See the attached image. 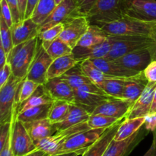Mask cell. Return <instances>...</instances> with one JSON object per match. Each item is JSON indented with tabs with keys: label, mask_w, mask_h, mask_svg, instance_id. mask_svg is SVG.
Instances as JSON below:
<instances>
[{
	"label": "cell",
	"mask_w": 156,
	"mask_h": 156,
	"mask_svg": "<svg viewBox=\"0 0 156 156\" xmlns=\"http://www.w3.org/2000/svg\"><path fill=\"white\" fill-rule=\"evenodd\" d=\"M39 38L14 46L7 56V62L11 66L12 75L20 79H26L30 65L36 54Z\"/></svg>",
	"instance_id": "1"
},
{
	"label": "cell",
	"mask_w": 156,
	"mask_h": 156,
	"mask_svg": "<svg viewBox=\"0 0 156 156\" xmlns=\"http://www.w3.org/2000/svg\"><path fill=\"white\" fill-rule=\"evenodd\" d=\"M127 0H98L87 15L90 24L99 27L126 16Z\"/></svg>",
	"instance_id": "2"
},
{
	"label": "cell",
	"mask_w": 156,
	"mask_h": 156,
	"mask_svg": "<svg viewBox=\"0 0 156 156\" xmlns=\"http://www.w3.org/2000/svg\"><path fill=\"white\" fill-rule=\"evenodd\" d=\"M155 23L140 21L129 16L101 26L111 36L149 37Z\"/></svg>",
	"instance_id": "3"
},
{
	"label": "cell",
	"mask_w": 156,
	"mask_h": 156,
	"mask_svg": "<svg viewBox=\"0 0 156 156\" xmlns=\"http://www.w3.org/2000/svg\"><path fill=\"white\" fill-rule=\"evenodd\" d=\"M113 43L111 50L104 59L114 60L127 53L153 46L150 37L140 36H112Z\"/></svg>",
	"instance_id": "4"
},
{
	"label": "cell",
	"mask_w": 156,
	"mask_h": 156,
	"mask_svg": "<svg viewBox=\"0 0 156 156\" xmlns=\"http://www.w3.org/2000/svg\"><path fill=\"white\" fill-rule=\"evenodd\" d=\"M74 104L81 107L90 114L94 110L113 97L107 94L94 83L88 84L74 90Z\"/></svg>",
	"instance_id": "5"
},
{
	"label": "cell",
	"mask_w": 156,
	"mask_h": 156,
	"mask_svg": "<svg viewBox=\"0 0 156 156\" xmlns=\"http://www.w3.org/2000/svg\"><path fill=\"white\" fill-rule=\"evenodd\" d=\"M22 79L12 75L7 82L0 88V123H11L17 109L15 104L17 88Z\"/></svg>",
	"instance_id": "6"
},
{
	"label": "cell",
	"mask_w": 156,
	"mask_h": 156,
	"mask_svg": "<svg viewBox=\"0 0 156 156\" xmlns=\"http://www.w3.org/2000/svg\"><path fill=\"white\" fill-rule=\"evenodd\" d=\"M16 111L14 113L12 125V149L14 156H23L37 149L24 123L17 119Z\"/></svg>",
	"instance_id": "7"
},
{
	"label": "cell",
	"mask_w": 156,
	"mask_h": 156,
	"mask_svg": "<svg viewBox=\"0 0 156 156\" xmlns=\"http://www.w3.org/2000/svg\"><path fill=\"white\" fill-rule=\"evenodd\" d=\"M108 129V128H107ZM105 128L102 129H89L82 132L78 133L64 142L58 150L56 154L68 153L76 151L87 150L88 147L94 144L106 131Z\"/></svg>",
	"instance_id": "8"
},
{
	"label": "cell",
	"mask_w": 156,
	"mask_h": 156,
	"mask_svg": "<svg viewBox=\"0 0 156 156\" xmlns=\"http://www.w3.org/2000/svg\"><path fill=\"white\" fill-rule=\"evenodd\" d=\"M89 129L90 127L88 126L87 121L84 122V123L71 126V127L67 128L66 129L57 131L53 135L43 139L39 143H37L36 147L37 149L44 151L48 155H53L56 153L59 146L64 142L66 141L69 138H70L78 133L82 132V131Z\"/></svg>",
	"instance_id": "9"
},
{
	"label": "cell",
	"mask_w": 156,
	"mask_h": 156,
	"mask_svg": "<svg viewBox=\"0 0 156 156\" xmlns=\"http://www.w3.org/2000/svg\"><path fill=\"white\" fill-rule=\"evenodd\" d=\"M53 61V59L47 53L42 42L39 39L36 54L26 79L34 81L39 85H44L47 82V72Z\"/></svg>",
	"instance_id": "10"
},
{
	"label": "cell",
	"mask_w": 156,
	"mask_h": 156,
	"mask_svg": "<svg viewBox=\"0 0 156 156\" xmlns=\"http://www.w3.org/2000/svg\"><path fill=\"white\" fill-rule=\"evenodd\" d=\"M62 24L63 30L59 38L73 49L77 46L90 26L88 18L84 15L72 17Z\"/></svg>",
	"instance_id": "11"
},
{
	"label": "cell",
	"mask_w": 156,
	"mask_h": 156,
	"mask_svg": "<svg viewBox=\"0 0 156 156\" xmlns=\"http://www.w3.org/2000/svg\"><path fill=\"white\" fill-rule=\"evenodd\" d=\"M149 133L150 132L143 125L133 135L126 140L121 141L113 140L107 148L103 156H128L147 136Z\"/></svg>",
	"instance_id": "12"
},
{
	"label": "cell",
	"mask_w": 156,
	"mask_h": 156,
	"mask_svg": "<svg viewBox=\"0 0 156 156\" xmlns=\"http://www.w3.org/2000/svg\"><path fill=\"white\" fill-rule=\"evenodd\" d=\"M81 15L77 10L75 0H64L57 5L47 19L39 25V34L53 26L62 24L72 17Z\"/></svg>",
	"instance_id": "13"
},
{
	"label": "cell",
	"mask_w": 156,
	"mask_h": 156,
	"mask_svg": "<svg viewBox=\"0 0 156 156\" xmlns=\"http://www.w3.org/2000/svg\"><path fill=\"white\" fill-rule=\"evenodd\" d=\"M126 15L140 21L156 23V1L127 0Z\"/></svg>",
	"instance_id": "14"
},
{
	"label": "cell",
	"mask_w": 156,
	"mask_h": 156,
	"mask_svg": "<svg viewBox=\"0 0 156 156\" xmlns=\"http://www.w3.org/2000/svg\"><path fill=\"white\" fill-rule=\"evenodd\" d=\"M91 60L104 73L110 76L119 78V79H127V80L146 79L143 72L138 73V72L129 69L125 68L123 66L116 63L113 60H108L104 58L91 59Z\"/></svg>",
	"instance_id": "15"
},
{
	"label": "cell",
	"mask_w": 156,
	"mask_h": 156,
	"mask_svg": "<svg viewBox=\"0 0 156 156\" xmlns=\"http://www.w3.org/2000/svg\"><path fill=\"white\" fill-rule=\"evenodd\" d=\"M152 60L151 51L149 48H145L131 52L113 61L125 68L142 73Z\"/></svg>",
	"instance_id": "16"
},
{
	"label": "cell",
	"mask_w": 156,
	"mask_h": 156,
	"mask_svg": "<svg viewBox=\"0 0 156 156\" xmlns=\"http://www.w3.org/2000/svg\"><path fill=\"white\" fill-rule=\"evenodd\" d=\"M156 89V82H149L140 97L133 105L132 108L126 115V118L146 117L150 112L151 107L153 101L154 94Z\"/></svg>",
	"instance_id": "17"
},
{
	"label": "cell",
	"mask_w": 156,
	"mask_h": 156,
	"mask_svg": "<svg viewBox=\"0 0 156 156\" xmlns=\"http://www.w3.org/2000/svg\"><path fill=\"white\" fill-rule=\"evenodd\" d=\"M132 107L133 105L128 101L113 98L99 105L91 114H103L117 119H125Z\"/></svg>",
	"instance_id": "18"
},
{
	"label": "cell",
	"mask_w": 156,
	"mask_h": 156,
	"mask_svg": "<svg viewBox=\"0 0 156 156\" xmlns=\"http://www.w3.org/2000/svg\"><path fill=\"white\" fill-rule=\"evenodd\" d=\"M114 40L110 35L108 40L97 45L89 47H82L76 46L73 48V53L79 62H82L85 59H94L105 58L111 50Z\"/></svg>",
	"instance_id": "19"
},
{
	"label": "cell",
	"mask_w": 156,
	"mask_h": 156,
	"mask_svg": "<svg viewBox=\"0 0 156 156\" xmlns=\"http://www.w3.org/2000/svg\"><path fill=\"white\" fill-rule=\"evenodd\" d=\"M11 29L14 46L30 41L39 35V25L31 18L13 24Z\"/></svg>",
	"instance_id": "20"
},
{
	"label": "cell",
	"mask_w": 156,
	"mask_h": 156,
	"mask_svg": "<svg viewBox=\"0 0 156 156\" xmlns=\"http://www.w3.org/2000/svg\"><path fill=\"white\" fill-rule=\"evenodd\" d=\"M44 86L54 101H64L74 104V89L60 77L48 79Z\"/></svg>",
	"instance_id": "21"
},
{
	"label": "cell",
	"mask_w": 156,
	"mask_h": 156,
	"mask_svg": "<svg viewBox=\"0 0 156 156\" xmlns=\"http://www.w3.org/2000/svg\"><path fill=\"white\" fill-rule=\"evenodd\" d=\"M24 124L35 145L43 139L50 136L57 132L54 125L48 118L24 123Z\"/></svg>",
	"instance_id": "22"
},
{
	"label": "cell",
	"mask_w": 156,
	"mask_h": 156,
	"mask_svg": "<svg viewBox=\"0 0 156 156\" xmlns=\"http://www.w3.org/2000/svg\"><path fill=\"white\" fill-rule=\"evenodd\" d=\"M123 120L124 119L119 120L115 124L108 128L106 131L104 133L103 135L94 144L88 147L87 150L82 154V156H103L107 148L108 147L111 142L114 140V136L117 133L119 126Z\"/></svg>",
	"instance_id": "23"
},
{
	"label": "cell",
	"mask_w": 156,
	"mask_h": 156,
	"mask_svg": "<svg viewBox=\"0 0 156 156\" xmlns=\"http://www.w3.org/2000/svg\"><path fill=\"white\" fill-rule=\"evenodd\" d=\"M90 115L91 114L87 112L85 109L81 107L78 106L75 104H70L69 111L66 117L62 121L55 123L53 125H54L56 131H60L88 121Z\"/></svg>",
	"instance_id": "24"
},
{
	"label": "cell",
	"mask_w": 156,
	"mask_h": 156,
	"mask_svg": "<svg viewBox=\"0 0 156 156\" xmlns=\"http://www.w3.org/2000/svg\"><path fill=\"white\" fill-rule=\"evenodd\" d=\"M79 62L73 53L54 59L47 72V80L60 77Z\"/></svg>",
	"instance_id": "25"
},
{
	"label": "cell",
	"mask_w": 156,
	"mask_h": 156,
	"mask_svg": "<svg viewBox=\"0 0 156 156\" xmlns=\"http://www.w3.org/2000/svg\"><path fill=\"white\" fill-rule=\"evenodd\" d=\"M54 101L44 85H40L36 91L28 99L17 107V111L21 112L27 108L52 104Z\"/></svg>",
	"instance_id": "26"
},
{
	"label": "cell",
	"mask_w": 156,
	"mask_h": 156,
	"mask_svg": "<svg viewBox=\"0 0 156 156\" xmlns=\"http://www.w3.org/2000/svg\"><path fill=\"white\" fill-rule=\"evenodd\" d=\"M145 121V117L124 119L119 126L114 140L116 141H121L129 138L144 125Z\"/></svg>",
	"instance_id": "27"
},
{
	"label": "cell",
	"mask_w": 156,
	"mask_h": 156,
	"mask_svg": "<svg viewBox=\"0 0 156 156\" xmlns=\"http://www.w3.org/2000/svg\"><path fill=\"white\" fill-rule=\"evenodd\" d=\"M110 35L101 27L94 24H90L86 33L83 35L77 46L82 47H89L97 45L108 39Z\"/></svg>",
	"instance_id": "28"
},
{
	"label": "cell",
	"mask_w": 156,
	"mask_h": 156,
	"mask_svg": "<svg viewBox=\"0 0 156 156\" xmlns=\"http://www.w3.org/2000/svg\"><path fill=\"white\" fill-rule=\"evenodd\" d=\"M60 78L65 80L74 90L85 85L92 83L82 71L80 62L70 69L65 74L60 76Z\"/></svg>",
	"instance_id": "29"
},
{
	"label": "cell",
	"mask_w": 156,
	"mask_h": 156,
	"mask_svg": "<svg viewBox=\"0 0 156 156\" xmlns=\"http://www.w3.org/2000/svg\"><path fill=\"white\" fill-rule=\"evenodd\" d=\"M51 105L52 104H49V105L27 108L21 112H18L17 114V119L22 123H29V122L47 119L48 118Z\"/></svg>",
	"instance_id": "30"
},
{
	"label": "cell",
	"mask_w": 156,
	"mask_h": 156,
	"mask_svg": "<svg viewBox=\"0 0 156 156\" xmlns=\"http://www.w3.org/2000/svg\"><path fill=\"white\" fill-rule=\"evenodd\" d=\"M147 83L148 81L146 79L128 81L125 85L122 99L128 101L133 105L145 90Z\"/></svg>",
	"instance_id": "31"
},
{
	"label": "cell",
	"mask_w": 156,
	"mask_h": 156,
	"mask_svg": "<svg viewBox=\"0 0 156 156\" xmlns=\"http://www.w3.org/2000/svg\"><path fill=\"white\" fill-rule=\"evenodd\" d=\"M80 64L83 73L86 75L87 77L91 81L92 83L95 84L97 85H98L103 81L107 80V79H119V78L113 77V76H110L108 75H106L105 73H104L100 69L98 68L93 63V62L91 59H85V60L82 61V62H80ZM125 80H127V79H125Z\"/></svg>",
	"instance_id": "32"
},
{
	"label": "cell",
	"mask_w": 156,
	"mask_h": 156,
	"mask_svg": "<svg viewBox=\"0 0 156 156\" xmlns=\"http://www.w3.org/2000/svg\"><path fill=\"white\" fill-rule=\"evenodd\" d=\"M56 7L55 0H39L30 18L36 24L41 25Z\"/></svg>",
	"instance_id": "33"
},
{
	"label": "cell",
	"mask_w": 156,
	"mask_h": 156,
	"mask_svg": "<svg viewBox=\"0 0 156 156\" xmlns=\"http://www.w3.org/2000/svg\"><path fill=\"white\" fill-rule=\"evenodd\" d=\"M128 81L131 80L119 79H107V80L103 81L98 86L100 87L104 91H105L107 94H109L111 97L122 99L125 85Z\"/></svg>",
	"instance_id": "34"
},
{
	"label": "cell",
	"mask_w": 156,
	"mask_h": 156,
	"mask_svg": "<svg viewBox=\"0 0 156 156\" xmlns=\"http://www.w3.org/2000/svg\"><path fill=\"white\" fill-rule=\"evenodd\" d=\"M39 85V84L30 79H23L17 88L15 96V104L17 107L28 99L34 93Z\"/></svg>",
	"instance_id": "35"
},
{
	"label": "cell",
	"mask_w": 156,
	"mask_h": 156,
	"mask_svg": "<svg viewBox=\"0 0 156 156\" xmlns=\"http://www.w3.org/2000/svg\"><path fill=\"white\" fill-rule=\"evenodd\" d=\"M70 103L64 101L55 100L52 103L50 112H49L48 119L53 124L59 123L62 121L69 111Z\"/></svg>",
	"instance_id": "36"
},
{
	"label": "cell",
	"mask_w": 156,
	"mask_h": 156,
	"mask_svg": "<svg viewBox=\"0 0 156 156\" xmlns=\"http://www.w3.org/2000/svg\"><path fill=\"white\" fill-rule=\"evenodd\" d=\"M73 49L58 37L53 41L49 47L46 49L47 53L54 60L62 56L73 53Z\"/></svg>",
	"instance_id": "37"
},
{
	"label": "cell",
	"mask_w": 156,
	"mask_h": 156,
	"mask_svg": "<svg viewBox=\"0 0 156 156\" xmlns=\"http://www.w3.org/2000/svg\"><path fill=\"white\" fill-rule=\"evenodd\" d=\"M120 120L123 119H117L103 114H91L87 123L90 129H107L111 127Z\"/></svg>",
	"instance_id": "38"
},
{
	"label": "cell",
	"mask_w": 156,
	"mask_h": 156,
	"mask_svg": "<svg viewBox=\"0 0 156 156\" xmlns=\"http://www.w3.org/2000/svg\"><path fill=\"white\" fill-rule=\"evenodd\" d=\"M0 36H1V44L3 49L8 54L14 47L12 34L11 27L6 24L5 20L0 17Z\"/></svg>",
	"instance_id": "39"
},
{
	"label": "cell",
	"mask_w": 156,
	"mask_h": 156,
	"mask_svg": "<svg viewBox=\"0 0 156 156\" xmlns=\"http://www.w3.org/2000/svg\"><path fill=\"white\" fill-rule=\"evenodd\" d=\"M62 30H63V24H59L40 33L38 38L42 42L44 48L47 49L53 41L59 37Z\"/></svg>",
	"instance_id": "40"
},
{
	"label": "cell",
	"mask_w": 156,
	"mask_h": 156,
	"mask_svg": "<svg viewBox=\"0 0 156 156\" xmlns=\"http://www.w3.org/2000/svg\"><path fill=\"white\" fill-rule=\"evenodd\" d=\"M97 1L98 0H75L78 12L81 15L86 17Z\"/></svg>",
	"instance_id": "41"
},
{
	"label": "cell",
	"mask_w": 156,
	"mask_h": 156,
	"mask_svg": "<svg viewBox=\"0 0 156 156\" xmlns=\"http://www.w3.org/2000/svg\"><path fill=\"white\" fill-rule=\"evenodd\" d=\"M0 5H1V17L5 20L6 24L10 27L13 25V19H12V12H11L9 6L8 5L6 0H1L0 1Z\"/></svg>",
	"instance_id": "42"
},
{
	"label": "cell",
	"mask_w": 156,
	"mask_h": 156,
	"mask_svg": "<svg viewBox=\"0 0 156 156\" xmlns=\"http://www.w3.org/2000/svg\"><path fill=\"white\" fill-rule=\"evenodd\" d=\"M12 120L11 123H5L0 125V149H2L6 141L10 136Z\"/></svg>",
	"instance_id": "43"
},
{
	"label": "cell",
	"mask_w": 156,
	"mask_h": 156,
	"mask_svg": "<svg viewBox=\"0 0 156 156\" xmlns=\"http://www.w3.org/2000/svg\"><path fill=\"white\" fill-rule=\"evenodd\" d=\"M6 1H7L8 5L9 6V9H10L11 12H12V19H13L14 24L22 21L18 0H6Z\"/></svg>",
	"instance_id": "44"
},
{
	"label": "cell",
	"mask_w": 156,
	"mask_h": 156,
	"mask_svg": "<svg viewBox=\"0 0 156 156\" xmlns=\"http://www.w3.org/2000/svg\"><path fill=\"white\" fill-rule=\"evenodd\" d=\"M145 78L149 82H156V59L152 60L143 71Z\"/></svg>",
	"instance_id": "45"
},
{
	"label": "cell",
	"mask_w": 156,
	"mask_h": 156,
	"mask_svg": "<svg viewBox=\"0 0 156 156\" xmlns=\"http://www.w3.org/2000/svg\"><path fill=\"white\" fill-rule=\"evenodd\" d=\"M12 75V70L9 62L4 66L3 68L0 69V88L2 87L10 79Z\"/></svg>",
	"instance_id": "46"
},
{
	"label": "cell",
	"mask_w": 156,
	"mask_h": 156,
	"mask_svg": "<svg viewBox=\"0 0 156 156\" xmlns=\"http://www.w3.org/2000/svg\"><path fill=\"white\" fill-rule=\"evenodd\" d=\"M146 121H145L144 126L149 132H152L156 130V114H149L146 116Z\"/></svg>",
	"instance_id": "47"
},
{
	"label": "cell",
	"mask_w": 156,
	"mask_h": 156,
	"mask_svg": "<svg viewBox=\"0 0 156 156\" xmlns=\"http://www.w3.org/2000/svg\"><path fill=\"white\" fill-rule=\"evenodd\" d=\"M0 156H14L12 149V129L10 136L9 137L2 149H0Z\"/></svg>",
	"instance_id": "48"
},
{
	"label": "cell",
	"mask_w": 156,
	"mask_h": 156,
	"mask_svg": "<svg viewBox=\"0 0 156 156\" xmlns=\"http://www.w3.org/2000/svg\"><path fill=\"white\" fill-rule=\"evenodd\" d=\"M149 37H150L151 40H152V43H153V46L149 49L151 51V53H152V58H153L154 60V59H156V23L154 24L153 27H152V30H151Z\"/></svg>",
	"instance_id": "49"
},
{
	"label": "cell",
	"mask_w": 156,
	"mask_h": 156,
	"mask_svg": "<svg viewBox=\"0 0 156 156\" xmlns=\"http://www.w3.org/2000/svg\"><path fill=\"white\" fill-rule=\"evenodd\" d=\"M39 0H27V9H26V13H25V18H29L31 17L32 13H33L34 8L36 7L37 4Z\"/></svg>",
	"instance_id": "50"
},
{
	"label": "cell",
	"mask_w": 156,
	"mask_h": 156,
	"mask_svg": "<svg viewBox=\"0 0 156 156\" xmlns=\"http://www.w3.org/2000/svg\"><path fill=\"white\" fill-rule=\"evenodd\" d=\"M143 156H156V133L153 132V141L149 150Z\"/></svg>",
	"instance_id": "51"
},
{
	"label": "cell",
	"mask_w": 156,
	"mask_h": 156,
	"mask_svg": "<svg viewBox=\"0 0 156 156\" xmlns=\"http://www.w3.org/2000/svg\"><path fill=\"white\" fill-rule=\"evenodd\" d=\"M18 5H19L20 12H21V19L24 20L25 18V13L26 9H27V0H18Z\"/></svg>",
	"instance_id": "52"
},
{
	"label": "cell",
	"mask_w": 156,
	"mask_h": 156,
	"mask_svg": "<svg viewBox=\"0 0 156 156\" xmlns=\"http://www.w3.org/2000/svg\"><path fill=\"white\" fill-rule=\"evenodd\" d=\"M7 63V53L0 44V69Z\"/></svg>",
	"instance_id": "53"
},
{
	"label": "cell",
	"mask_w": 156,
	"mask_h": 156,
	"mask_svg": "<svg viewBox=\"0 0 156 156\" xmlns=\"http://www.w3.org/2000/svg\"><path fill=\"white\" fill-rule=\"evenodd\" d=\"M86 150H81L76 151V152H68V153H62V154H56V155H53L50 156H78L79 155H82Z\"/></svg>",
	"instance_id": "54"
},
{
	"label": "cell",
	"mask_w": 156,
	"mask_h": 156,
	"mask_svg": "<svg viewBox=\"0 0 156 156\" xmlns=\"http://www.w3.org/2000/svg\"><path fill=\"white\" fill-rule=\"evenodd\" d=\"M48 154H47L46 152H44V151H41L40 149H35L34 151L33 152H30L28 154H26V155H23V156H46Z\"/></svg>",
	"instance_id": "55"
},
{
	"label": "cell",
	"mask_w": 156,
	"mask_h": 156,
	"mask_svg": "<svg viewBox=\"0 0 156 156\" xmlns=\"http://www.w3.org/2000/svg\"><path fill=\"white\" fill-rule=\"evenodd\" d=\"M149 114H156V89L155 91V94H154L153 101H152V107H151L150 112H149Z\"/></svg>",
	"instance_id": "56"
},
{
	"label": "cell",
	"mask_w": 156,
	"mask_h": 156,
	"mask_svg": "<svg viewBox=\"0 0 156 156\" xmlns=\"http://www.w3.org/2000/svg\"><path fill=\"white\" fill-rule=\"evenodd\" d=\"M63 1H64V0H55V2H56V5H57L60 4V3L62 2H63Z\"/></svg>",
	"instance_id": "57"
},
{
	"label": "cell",
	"mask_w": 156,
	"mask_h": 156,
	"mask_svg": "<svg viewBox=\"0 0 156 156\" xmlns=\"http://www.w3.org/2000/svg\"><path fill=\"white\" fill-rule=\"evenodd\" d=\"M46 156H50V155H46Z\"/></svg>",
	"instance_id": "58"
},
{
	"label": "cell",
	"mask_w": 156,
	"mask_h": 156,
	"mask_svg": "<svg viewBox=\"0 0 156 156\" xmlns=\"http://www.w3.org/2000/svg\"><path fill=\"white\" fill-rule=\"evenodd\" d=\"M155 133H156V130H155Z\"/></svg>",
	"instance_id": "59"
}]
</instances>
